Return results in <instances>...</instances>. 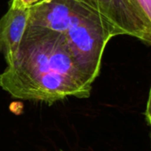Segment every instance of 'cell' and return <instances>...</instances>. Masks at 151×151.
<instances>
[{
  "label": "cell",
  "instance_id": "6da1fadb",
  "mask_svg": "<svg viewBox=\"0 0 151 151\" xmlns=\"http://www.w3.org/2000/svg\"><path fill=\"white\" fill-rule=\"evenodd\" d=\"M93 84L60 33L29 25L14 60L0 75V86L14 98L49 105L89 98Z\"/></svg>",
  "mask_w": 151,
  "mask_h": 151
},
{
  "label": "cell",
  "instance_id": "7a4b0ae2",
  "mask_svg": "<svg viewBox=\"0 0 151 151\" xmlns=\"http://www.w3.org/2000/svg\"><path fill=\"white\" fill-rule=\"evenodd\" d=\"M29 25L60 33L93 82L100 75L108 43L118 36L101 15L77 0H48L29 9Z\"/></svg>",
  "mask_w": 151,
  "mask_h": 151
},
{
  "label": "cell",
  "instance_id": "3957f363",
  "mask_svg": "<svg viewBox=\"0 0 151 151\" xmlns=\"http://www.w3.org/2000/svg\"><path fill=\"white\" fill-rule=\"evenodd\" d=\"M101 15L119 35L151 45V27L133 0H77Z\"/></svg>",
  "mask_w": 151,
  "mask_h": 151
},
{
  "label": "cell",
  "instance_id": "277c9868",
  "mask_svg": "<svg viewBox=\"0 0 151 151\" xmlns=\"http://www.w3.org/2000/svg\"><path fill=\"white\" fill-rule=\"evenodd\" d=\"M29 10L11 7L0 19V52L6 64H11L19 51L29 27Z\"/></svg>",
  "mask_w": 151,
  "mask_h": 151
},
{
  "label": "cell",
  "instance_id": "5b68a950",
  "mask_svg": "<svg viewBox=\"0 0 151 151\" xmlns=\"http://www.w3.org/2000/svg\"><path fill=\"white\" fill-rule=\"evenodd\" d=\"M133 2L151 27V0H133Z\"/></svg>",
  "mask_w": 151,
  "mask_h": 151
},
{
  "label": "cell",
  "instance_id": "8992f818",
  "mask_svg": "<svg viewBox=\"0 0 151 151\" xmlns=\"http://www.w3.org/2000/svg\"><path fill=\"white\" fill-rule=\"evenodd\" d=\"M48 0H11V7L22 8V9H31L35 6L42 5Z\"/></svg>",
  "mask_w": 151,
  "mask_h": 151
},
{
  "label": "cell",
  "instance_id": "52a82bcc",
  "mask_svg": "<svg viewBox=\"0 0 151 151\" xmlns=\"http://www.w3.org/2000/svg\"><path fill=\"white\" fill-rule=\"evenodd\" d=\"M145 118H146V122L147 123L148 126L151 128V87H150L149 95H148V99H147V106H146Z\"/></svg>",
  "mask_w": 151,
  "mask_h": 151
},
{
  "label": "cell",
  "instance_id": "ba28073f",
  "mask_svg": "<svg viewBox=\"0 0 151 151\" xmlns=\"http://www.w3.org/2000/svg\"><path fill=\"white\" fill-rule=\"evenodd\" d=\"M150 139H151V133H150Z\"/></svg>",
  "mask_w": 151,
  "mask_h": 151
}]
</instances>
